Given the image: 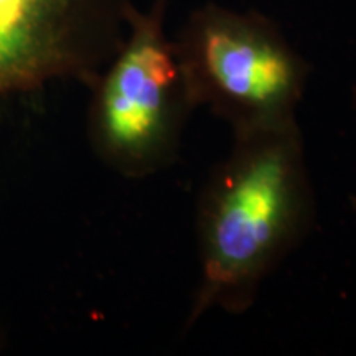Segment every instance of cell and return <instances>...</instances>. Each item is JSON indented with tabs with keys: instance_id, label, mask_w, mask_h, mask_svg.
<instances>
[{
	"instance_id": "2",
	"label": "cell",
	"mask_w": 356,
	"mask_h": 356,
	"mask_svg": "<svg viewBox=\"0 0 356 356\" xmlns=\"http://www.w3.org/2000/svg\"><path fill=\"white\" fill-rule=\"evenodd\" d=\"M167 6L154 0L149 10L131 8L126 38L91 86L89 142L106 167L126 178L170 167L197 109L167 37Z\"/></svg>"
},
{
	"instance_id": "4",
	"label": "cell",
	"mask_w": 356,
	"mask_h": 356,
	"mask_svg": "<svg viewBox=\"0 0 356 356\" xmlns=\"http://www.w3.org/2000/svg\"><path fill=\"white\" fill-rule=\"evenodd\" d=\"M132 0H0V97L53 81L91 88L127 33Z\"/></svg>"
},
{
	"instance_id": "3",
	"label": "cell",
	"mask_w": 356,
	"mask_h": 356,
	"mask_svg": "<svg viewBox=\"0 0 356 356\" xmlns=\"http://www.w3.org/2000/svg\"><path fill=\"white\" fill-rule=\"evenodd\" d=\"M173 47L195 108L207 106L234 136L296 121L309 65L266 15L208 3Z\"/></svg>"
},
{
	"instance_id": "1",
	"label": "cell",
	"mask_w": 356,
	"mask_h": 356,
	"mask_svg": "<svg viewBox=\"0 0 356 356\" xmlns=\"http://www.w3.org/2000/svg\"><path fill=\"white\" fill-rule=\"evenodd\" d=\"M314 221V193L297 121L236 134L200 195V284L186 327L208 310L241 315Z\"/></svg>"
}]
</instances>
